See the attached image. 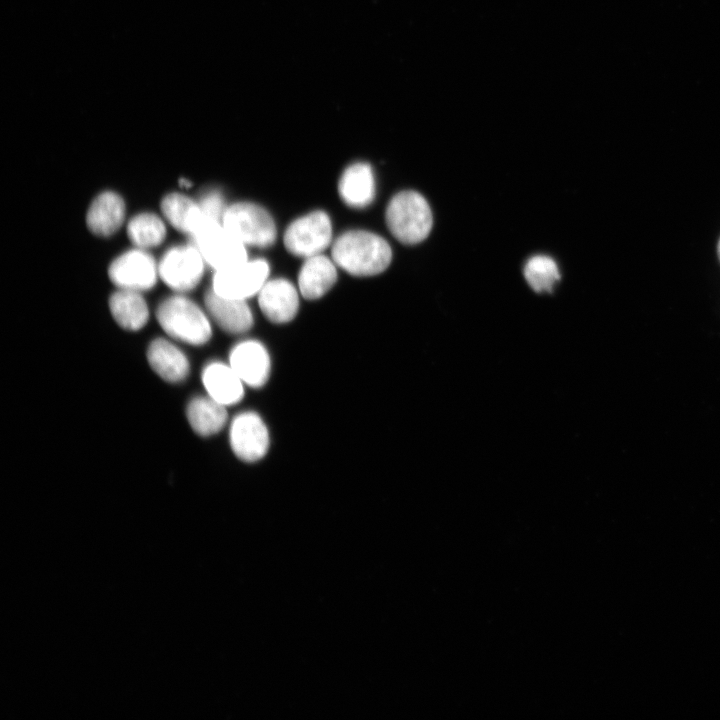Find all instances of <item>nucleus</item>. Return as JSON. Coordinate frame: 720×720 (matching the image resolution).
Listing matches in <instances>:
<instances>
[{"label": "nucleus", "mask_w": 720, "mask_h": 720, "mask_svg": "<svg viewBox=\"0 0 720 720\" xmlns=\"http://www.w3.org/2000/svg\"><path fill=\"white\" fill-rule=\"evenodd\" d=\"M161 209L169 223L191 238L213 223H220L208 218L200 209L198 202L189 197L172 193L161 202Z\"/></svg>", "instance_id": "dca6fc26"}, {"label": "nucleus", "mask_w": 720, "mask_h": 720, "mask_svg": "<svg viewBox=\"0 0 720 720\" xmlns=\"http://www.w3.org/2000/svg\"><path fill=\"white\" fill-rule=\"evenodd\" d=\"M186 418L195 433L207 437L217 434L228 418L226 406L207 396H195L186 406Z\"/></svg>", "instance_id": "aec40b11"}, {"label": "nucleus", "mask_w": 720, "mask_h": 720, "mask_svg": "<svg viewBox=\"0 0 720 720\" xmlns=\"http://www.w3.org/2000/svg\"><path fill=\"white\" fill-rule=\"evenodd\" d=\"M338 192L345 204L353 208L368 206L375 197V180L367 163L350 165L341 175Z\"/></svg>", "instance_id": "f3484780"}, {"label": "nucleus", "mask_w": 720, "mask_h": 720, "mask_svg": "<svg viewBox=\"0 0 720 720\" xmlns=\"http://www.w3.org/2000/svg\"><path fill=\"white\" fill-rule=\"evenodd\" d=\"M158 268L143 249L125 252L110 265L109 277L119 289L142 292L154 286Z\"/></svg>", "instance_id": "9d476101"}, {"label": "nucleus", "mask_w": 720, "mask_h": 720, "mask_svg": "<svg viewBox=\"0 0 720 720\" xmlns=\"http://www.w3.org/2000/svg\"><path fill=\"white\" fill-rule=\"evenodd\" d=\"M201 380L207 395L226 407L237 404L243 398L244 382L229 363H207L202 370Z\"/></svg>", "instance_id": "2eb2a0df"}, {"label": "nucleus", "mask_w": 720, "mask_h": 720, "mask_svg": "<svg viewBox=\"0 0 720 720\" xmlns=\"http://www.w3.org/2000/svg\"><path fill=\"white\" fill-rule=\"evenodd\" d=\"M332 259L349 274L372 276L390 264L392 251L385 239L367 231H349L339 236L332 246Z\"/></svg>", "instance_id": "f257e3e1"}, {"label": "nucleus", "mask_w": 720, "mask_h": 720, "mask_svg": "<svg viewBox=\"0 0 720 720\" xmlns=\"http://www.w3.org/2000/svg\"><path fill=\"white\" fill-rule=\"evenodd\" d=\"M229 364L244 384L263 387L270 376L271 360L266 347L257 340H243L229 353Z\"/></svg>", "instance_id": "9b49d317"}, {"label": "nucleus", "mask_w": 720, "mask_h": 720, "mask_svg": "<svg viewBox=\"0 0 720 720\" xmlns=\"http://www.w3.org/2000/svg\"><path fill=\"white\" fill-rule=\"evenodd\" d=\"M229 442L233 453L248 463L262 459L270 444L268 429L262 418L253 411L241 412L234 417L229 429Z\"/></svg>", "instance_id": "6e6552de"}, {"label": "nucleus", "mask_w": 720, "mask_h": 720, "mask_svg": "<svg viewBox=\"0 0 720 720\" xmlns=\"http://www.w3.org/2000/svg\"><path fill=\"white\" fill-rule=\"evenodd\" d=\"M524 276L535 292H551L560 279L556 262L544 255L533 256L527 261Z\"/></svg>", "instance_id": "5701e85b"}, {"label": "nucleus", "mask_w": 720, "mask_h": 720, "mask_svg": "<svg viewBox=\"0 0 720 720\" xmlns=\"http://www.w3.org/2000/svg\"><path fill=\"white\" fill-rule=\"evenodd\" d=\"M223 227L245 246L268 247L276 239V227L270 214L249 202L235 203L226 208Z\"/></svg>", "instance_id": "20e7f679"}, {"label": "nucleus", "mask_w": 720, "mask_h": 720, "mask_svg": "<svg viewBox=\"0 0 720 720\" xmlns=\"http://www.w3.org/2000/svg\"><path fill=\"white\" fill-rule=\"evenodd\" d=\"M202 212L210 219L222 223L226 207L222 195L217 191L204 193L198 201Z\"/></svg>", "instance_id": "b1692460"}, {"label": "nucleus", "mask_w": 720, "mask_h": 720, "mask_svg": "<svg viewBox=\"0 0 720 720\" xmlns=\"http://www.w3.org/2000/svg\"><path fill=\"white\" fill-rule=\"evenodd\" d=\"M205 263L215 271L247 261L245 245L227 231L222 223H213L191 238Z\"/></svg>", "instance_id": "423d86ee"}, {"label": "nucleus", "mask_w": 720, "mask_h": 720, "mask_svg": "<svg viewBox=\"0 0 720 720\" xmlns=\"http://www.w3.org/2000/svg\"><path fill=\"white\" fill-rule=\"evenodd\" d=\"M156 318L167 335L189 345H204L212 336L207 315L184 296L164 299L157 307Z\"/></svg>", "instance_id": "f03ea898"}, {"label": "nucleus", "mask_w": 720, "mask_h": 720, "mask_svg": "<svg viewBox=\"0 0 720 720\" xmlns=\"http://www.w3.org/2000/svg\"><path fill=\"white\" fill-rule=\"evenodd\" d=\"M127 234L132 243L140 249L152 248L163 242L166 228L155 214L142 213L128 223Z\"/></svg>", "instance_id": "4be33fe9"}, {"label": "nucleus", "mask_w": 720, "mask_h": 720, "mask_svg": "<svg viewBox=\"0 0 720 720\" xmlns=\"http://www.w3.org/2000/svg\"><path fill=\"white\" fill-rule=\"evenodd\" d=\"M146 356L152 370L166 382H183L190 373V363L186 354L165 338L151 341Z\"/></svg>", "instance_id": "4468645a"}, {"label": "nucleus", "mask_w": 720, "mask_h": 720, "mask_svg": "<svg viewBox=\"0 0 720 720\" xmlns=\"http://www.w3.org/2000/svg\"><path fill=\"white\" fill-rule=\"evenodd\" d=\"M258 302L263 315L276 324L291 321L299 308L297 290L285 279L266 282L258 292Z\"/></svg>", "instance_id": "f8f14e48"}, {"label": "nucleus", "mask_w": 720, "mask_h": 720, "mask_svg": "<svg viewBox=\"0 0 720 720\" xmlns=\"http://www.w3.org/2000/svg\"><path fill=\"white\" fill-rule=\"evenodd\" d=\"M718 254H719V258H720V242H719V246H718Z\"/></svg>", "instance_id": "393cba45"}, {"label": "nucleus", "mask_w": 720, "mask_h": 720, "mask_svg": "<svg viewBox=\"0 0 720 720\" xmlns=\"http://www.w3.org/2000/svg\"><path fill=\"white\" fill-rule=\"evenodd\" d=\"M125 217L123 199L115 192L99 194L91 203L87 213V226L98 236H110L115 233Z\"/></svg>", "instance_id": "a211bd4d"}, {"label": "nucleus", "mask_w": 720, "mask_h": 720, "mask_svg": "<svg viewBox=\"0 0 720 720\" xmlns=\"http://www.w3.org/2000/svg\"><path fill=\"white\" fill-rule=\"evenodd\" d=\"M204 303L210 317L229 334H243L253 326V315L245 300L220 296L210 289Z\"/></svg>", "instance_id": "ddd939ff"}, {"label": "nucleus", "mask_w": 720, "mask_h": 720, "mask_svg": "<svg viewBox=\"0 0 720 720\" xmlns=\"http://www.w3.org/2000/svg\"><path fill=\"white\" fill-rule=\"evenodd\" d=\"M109 308L115 321L122 328L137 331L145 326L149 309L140 292L119 289L109 299Z\"/></svg>", "instance_id": "412c9836"}, {"label": "nucleus", "mask_w": 720, "mask_h": 720, "mask_svg": "<svg viewBox=\"0 0 720 720\" xmlns=\"http://www.w3.org/2000/svg\"><path fill=\"white\" fill-rule=\"evenodd\" d=\"M331 238L329 216L323 211H314L288 226L284 245L292 255L308 258L320 254L330 244Z\"/></svg>", "instance_id": "39448f33"}, {"label": "nucleus", "mask_w": 720, "mask_h": 720, "mask_svg": "<svg viewBox=\"0 0 720 720\" xmlns=\"http://www.w3.org/2000/svg\"><path fill=\"white\" fill-rule=\"evenodd\" d=\"M269 273L265 260L245 261L239 265L215 271L212 290L220 296L246 300L258 293Z\"/></svg>", "instance_id": "0eeeda50"}, {"label": "nucleus", "mask_w": 720, "mask_h": 720, "mask_svg": "<svg viewBox=\"0 0 720 720\" xmlns=\"http://www.w3.org/2000/svg\"><path fill=\"white\" fill-rule=\"evenodd\" d=\"M333 262L321 254L306 258L298 276L299 290L304 298L318 299L332 288L337 279Z\"/></svg>", "instance_id": "6ab92c4d"}, {"label": "nucleus", "mask_w": 720, "mask_h": 720, "mask_svg": "<svg viewBox=\"0 0 720 720\" xmlns=\"http://www.w3.org/2000/svg\"><path fill=\"white\" fill-rule=\"evenodd\" d=\"M385 220L391 234L404 244H417L429 235L433 217L427 200L418 192L396 194L386 208Z\"/></svg>", "instance_id": "7ed1b4c3"}, {"label": "nucleus", "mask_w": 720, "mask_h": 720, "mask_svg": "<svg viewBox=\"0 0 720 720\" xmlns=\"http://www.w3.org/2000/svg\"><path fill=\"white\" fill-rule=\"evenodd\" d=\"M205 261L193 245L168 250L158 266L159 276L172 289L185 292L199 283Z\"/></svg>", "instance_id": "1a4fd4ad"}]
</instances>
